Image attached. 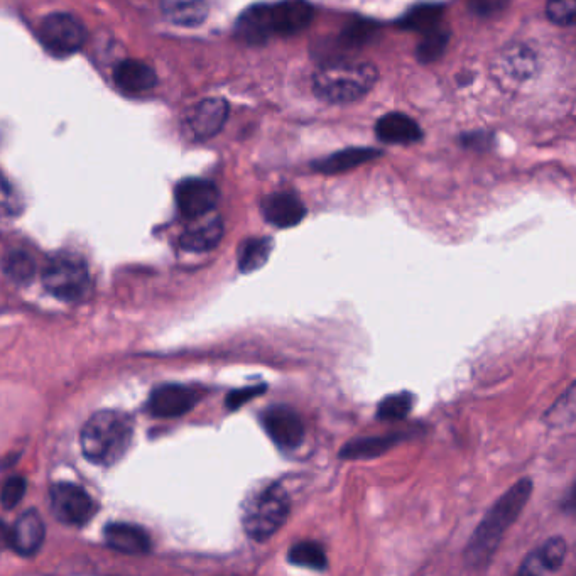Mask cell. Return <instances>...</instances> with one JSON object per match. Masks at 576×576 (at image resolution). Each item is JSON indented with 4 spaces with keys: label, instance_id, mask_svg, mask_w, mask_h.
Listing matches in <instances>:
<instances>
[{
    "label": "cell",
    "instance_id": "obj_1",
    "mask_svg": "<svg viewBox=\"0 0 576 576\" xmlns=\"http://www.w3.org/2000/svg\"><path fill=\"white\" fill-rule=\"evenodd\" d=\"M531 494L533 480L522 479L495 502L465 548V561L468 566L484 568L489 565L500 541L504 539V534L516 522L517 517L521 516Z\"/></svg>",
    "mask_w": 576,
    "mask_h": 576
},
{
    "label": "cell",
    "instance_id": "obj_2",
    "mask_svg": "<svg viewBox=\"0 0 576 576\" xmlns=\"http://www.w3.org/2000/svg\"><path fill=\"white\" fill-rule=\"evenodd\" d=\"M313 7L306 0H283L278 4H257L239 17L235 33L247 44H264L274 36H293L310 26Z\"/></svg>",
    "mask_w": 576,
    "mask_h": 576
},
{
    "label": "cell",
    "instance_id": "obj_3",
    "mask_svg": "<svg viewBox=\"0 0 576 576\" xmlns=\"http://www.w3.org/2000/svg\"><path fill=\"white\" fill-rule=\"evenodd\" d=\"M134 438L131 416L120 411H100L83 426L80 443L88 462L112 467L124 458Z\"/></svg>",
    "mask_w": 576,
    "mask_h": 576
},
{
    "label": "cell",
    "instance_id": "obj_4",
    "mask_svg": "<svg viewBox=\"0 0 576 576\" xmlns=\"http://www.w3.org/2000/svg\"><path fill=\"white\" fill-rule=\"evenodd\" d=\"M377 68L369 63H332L316 71L313 92L328 104H350L370 92Z\"/></svg>",
    "mask_w": 576,
    "mask_h": 576
},
{
    "label": "cell",
    "instance_id": "obj_5",
    "mask_svg": "<svg viewBox=\"0 0 576 576\" xmlns=\"http://www.w3.org/2000/svg\"><path fill=\"white\" fill-rule=\"evenodd\" d=\"M291 511V500L283 485L271 484L250 495L244 504L242 524L245 533L257 543H264L283 528Z\"/></svg>",
    "mask_w": 576,
    "mask_h": 576
},
{
    "label": "cell",
    "instance_id": "obj_6",
    "mask_svg": "<svg viewBox=\"0 0 576 576\" xmlns=\"http://www.w3.org/2000/svg\"><path fill=\"white\" fill-rule=\"evenodd\" d=\"M43 284L48 293L61 301H80L90 289V272L82 259L60 254L46 262Z\"/></svg>",
    "mask_w": 576,
    "mask_h": 576
},
{
    "label": "cell",
    "instance_id": "obj_7",
    "mask_svg": "<svg viewBox=\"0 0 576 576\" xmlns=\"http://www.w3.org/2000/svg\"><path fill=\"white\" fill-rule=\"evenodd\" d=\"M39 36L51 55L70 56L83 48L87 29L70 14H51L41 24Z\"/></svg>",
    "mask_w": 576,
    "mask_h": 576
},
{
    "label": "cell",
    "instance_id": "obj_8",
    "mask_svg": "<svg viewBox=\"0 0 576 576\" xmlns=\"http://www.w3.org/2000/svg\"><path fill=\"white\" fill-rule=\"evenodd\" d=\"M51 509L56 519L66 526H83L97 512L92 497L75 484L53 485Z\"/></svg>",
    "mask_w": 576,
    "mask_h": 576
},
{
    "label": "cell",
    "instance_id": "obj_9",
    "mask_svg": "<svg viewBox=\"0 0 576 576\" xmlns=\"http://www.w3.org/2000/svg\"><path fill=\"white\" fill-rule=\"evenodd\" d=\"M261 423L274 445L284 452H291L303 445L305 424L288 406H272L262 411Z\"/></svg>",
    "mask_w": 576,
    "mask_h": 576
},
{
    "label": "cell",
    "instance_id": "obj_10",
    "mask_svg": "<svg viewBox=\"0 0 576 576\" xmlns=\"http://www.w3.org/2000/svg\"><path fill=\"white\" fill-rule=\"evenodd\" d=\"M217 202L218 190L212 181L191 178L181 181L176 188V203L181 215L190 220L202 218L203 215L212 212Z\"/></svg>",
    "mask_w": 576,
    "mask_h": 576
},
{
    "label": "cell",
    "instance_id": "obj_11",
    "mask_svg": "<svg viewBox=\"0 0 576 576\" xmlns=\"http://www.w3.org/2000/svg\"><path fill=\"white\" fill-rule=\"evenodd\" d=\"M200 394L186 386H161L149 397L147 409L158 418H178L195 408Z\"/></svg>",
    "mask_w": 576,
    "mask_h": 576
},
{
    "label": "cell",
    "instance_id": "obj_12",
    "mask_svg": "<svg viewBox=\"0 0 576 576\" xmlns=\"http://www.w3.org/2000/svg\"><path fill=\"white\" fill-rule=\"evenodd\" d=\"M262 213L274 227L289 229L305 218L306 207L291 191H279L262 202Z\"/></svg>",
    "mask_w": 576,
    "mask_h": 576
},
{
    "label": "cell",
    "instance_id": "obj_13",
    "mask_svg": "<svg viewBox=\"0 0 576 576\" xmlns=\"http://www.w3.org/2000/svg\"><path fill=\"white\" fill-rule=\"evenodd\" d=\"M227 117H229V104L223 98H207L196 105L191 114V132L198 139H210L222 131Z\"/></svg>",
    "mask_w": 576,
    "mask_h": 576
},
{
    "label": "cell",
    "instance_id": "obj_14",
    "mask_svg": "<svg viewBox=\"0 0 576 576\" xmlns=\"http://www.w3.org/2000/svg\"><path fill=\"white\" fill-rule=\"evenodd\" d=\"M44 522L36 511L24 512L11 529V548L17 555L33 556L44 543Z\"/></svg>",
    "mask_w": 576,
    "mask_h": 576
},
{
    "label": "cell",
    "instance_id": "obj_15",
    "mask_svg": "<svg viewBox=\"0 0 576 576\" xmlns=\"http://www.w3.org/2000/svg\"><path fill=\"white\" fill-rule=\"evenodd\" d=\"M114 82L119 90L129 95H139L153 90L158 83L156 71L139 60H125L115 66Z\"/></svg>",
    "mask_w": 576,
    "mask_h": 576
},
{
    "label": "cell",
    "instance_id": "obj_16",
    "mask_svg": "<svg viewBox=\"0 0 576 576\" xmlns=\"http://www.w3.org/2000/svg\"><path fill=\"white\" fill-rule=\"evenodd\" d=\"M110 548L125 555H144L151 549V539L144 529L129 522H112L104 531Z\"/></svg>",
    "mask_w": 576,
    "mask_h": 576
},
{
    "label": "cell",
    "instance_id": "obj_17",
    "mask_svg": "<svg viewBox=\"0 0 576 576\" xmlns=\"http://www.w3.org/2000/svg\"><path fill=\"white\" fill-rule=\"evenodd\" d=\"M566 558V541L560 536L551 538L539 546L522 563L521 575H546L560 570Z\"/></svg>",
    "mask_w": 576,
    "mask_h": 576
},
{
    "label": "cell",
    "instance_id": "obj_18",
    "mask_svg": "<svg viewBox=\"0 0 576 576\" xmlns=\"http://www.w3.org/2000/svg\"><path fill=\"white\" fill-rule=\"evenodd\" d=\"M377 137L387 144H413L423 136L419 125L404 114H387L377 122Z\"/></svg>",
    "mask_w": 576,
    "mask_h": 576
},
{
    "label": "cell",
    "instance_id": "obj_19",
    "mask_svg": "<svg viewBox=\"0 0 576 576\" xmlns=\"http://www.w3.org/2000/svg\"><path fill=\"white\" fill-rule=\"evenodd\" d=\"M207 0H163L164 16L176 26L196 28L208 17Z\"/></svg>",
    "mask_w": 576,
    "mask_h": 576
},
{
    "label": "cell",
    "instance_id": "obj_20",
    "mask_svg": "<svg viewBox=\"0 0 576 576\" xmlns=\"http://www.w3.org/2000/svg\"><path fill=\"white\" fill-rule=\"evenodd\" d=\"M403 440V435L370 436L359 440L348 441L340 450L342 460H367V458L381 457L391 448Z\"/></svg>",
    "mask_w": 576,
    "mask_h": 576
},
{
    "label": "cell",
    "instance_id": "obj_21",
    "mask_svg": "<svg viewBox=\"0 0 576 576\" xmlns=\"http://www.w3.org/2000/svg\"><path fill=\"white\" fill-rule=\"evenodd\" d=\"M222 237L223 223L217 217L186 230L185 234L181 235L180 245L190 252H208L220 244Z\"/></svg>",
    "mask_w": 576,
    "mask_h": 576
},
{
    "label": "cell",
    "instance_id": "obj_22",
    "mask_svg": "<svg viewBox=\"0 0 576 576\" xmlns=\"http://www.w3.org/2000/svg\"><path fill=\"white\" fill-rule=\"evenodd\" d=\"M379 153L374 149H347L342 153L332 154L328 158L321 159L315 163V169L321 173L337 174L348 171V169L357 168L360 164L372 161L377 158Z\"/></svg>",
    "mask_w": 576,
    "mask_h": 576
},
{
    "label": "cell",
    "instance_id": "obj_23",
    "mask_svg": "<svg viewBox=\"0 0 576 576\" xmlns=\"http://www.w3.org/2000/svg\"><path fill=\"white\" fill-rule=\"evenodd\" d=\"M274 242L269 237H259V239H247L239 247V269L242 274L259 271L262 266H266L271 256Z\"/></svg>",
    "mask_w": 576,
    "mask_h": 576
},
{
    "label": "cell",
    "instance_id": "obj_24",
    "mask_svg": "<svg viewBox=\"0 0 576 576\" xmlns=\"http://www.w3.org/2000/svg\"><path fill=\"white\" fill-rule=\"evenodd\" d=\"M288 561L291 565L308 568V570H327L328 560L325 551L315 541H301L289 549Z\"/></svg>",
    "mask_w": 576,
    "mask_h": 576
},
{
    "label": "cell",
    "instance_id": "obj_25",
    "mask_svg": "<svg viewBox=\"0 0 576 576\" xmlns=\"http://www.w3.org/2000/svg\"><path fill=\"white\" fill-rule=\"evenodd\" d=\"M441 16H443V7L440 4H421L411 9L399 24L401 28L408 29V31L428 33L440 24Z\"/></svg>",
    "mask_w": 576,
    "mask_h": 576
},
{
    "label": "cell",
    "instance_id": "obj_26",
    "mask_svg": "<svg viewBox=\"0 0 576 576\" xmlns=\"http://www.w3.org/2000/svg\"><path fill=\"white\" fill-rule=\"evenodd\" d=\"M413 404L414 397L411 392L391 394V396L384 397L377 406V418L382 421H399L411 413Z\"/></svg>",
    "mask_w": 576,
    "mask_h": 576
},
{
    "label": "cell",
    "instance_id": "obj_27",
    "mask_svg": "<svg viewBox=\"0 0 576 576\" xmlns=\"http://www.w3.org/2000/svg\"><path fill=\"white\" fill-rule=\"evenodd\" d=\"M4 271L14 283L28 284L31 283L36 272V264H34L33 257L17 250L4 259Z\"/></svg>",
    "mask_w": 576,
    "mask_h": 576
},
{
    "label": "cell",
    "instance_id": "obj_28",
    "mask_svg": "<svg viewBox=\"0 0 576 576\" xmlns=\"http://www.w3.org/2000/svg\"><path fill=\"white\" fill-rule=\"evenodd\" d=\"M423 41L418 46V58L419 61L423 63H433V61L438 60L443 53H445L446 46H448V39H450V33L446 29H441L440 26H436L435 29H431L428 33H424Z\"/></svg>",
    "mask_w": 576,
    "mask_h": 576
},
{
    "label": "cell",
    "instance_id": "obj_29",
    "mask_svg": "<svg viewBox=\"0 0 576 576\" xmlns=\"http://www.w3.org/2000/svg\"><path fill=\"white\" fill-rule=\"evenodd\" d=\"M546 16L558 26H571L575 22L576 0H548Z\"/></svg>",
    "mask_w": 576,
    "mask_h": 576
},
{
    "label": "cell",
    "instance_id": "obj_30",
    "mask_svg": "<svg viewBox=\"0 0 576 576\" xmlns=\"http://www.w3.org/2000/svg\"><path fill=\"white\" fill-rule=\"evenodd\" d=\"M26 489H28V484H26V479L24 477H11L7 480L4 487H2V492H0V504L4 506V509H14V507L21 502L22 497L26 494Z\"/></svg>",
    "mask_w": 576,
    "mask_h": 576
},
{
    "label": "cell",
    "instance_id": "obj_31",
    "mask_svg": "<svg viewBox=\"0 0 576 576\" xmlns=\"http://www.w3.org/2000/svg\"><path fill=\"white\" fill-rule=\"evenodd\" d=\"M375 33H377L375 24L367 21H357L343 31L342 41L347 46H360V44H365L374 38Z\"/></svg>",
    "mask_w": 576,
    "mask_h": 576
},
{
    "label": "cell",
    "instance_id": "obj_32",
    "mask_svg": "<svg viewBox=\"0 0 576 576\" xmlns=\"http://www.w3.org/2000/svg\"><path fill=\"white\" fill-rule=\"evenodd\" d=\"M267 391V386H257V387H245V389H235V391L230 392L227 396V408L230 411H235V409L242 408L244 404L252 401L254 397L261 396Z\"/></svg>",
    "mask_w": 576,
    "mask_h": 576
},
{
    "label": "cell",
    "instance_id": "obj_33",
    "mask_svg": "<svg viewBox=\"0 0 576 576\" xmlns=\"http://www.w3.org/2000/svg\"><path fill=\"white\" fill-rule=\"evenodd\" d=\"M509 2L511 0H468V6L477 16L489 17L504 11Z\"/></svg>",
    "mask_w": 576,
    "mask_h": 576
},
{
    "label": "cell",
    "instance_id": "obj_34",
    "mask_svg": "<svg viewBox=\"0 0 576 576\" xmlns=\"http://www.w3.org/2000/svg\"><path fill=\"white\" fill-rule=\"evenodd\" d=\"M11 546V529L7 528L4 522L0 521V553Z\"/></svg>",
    "mask_w": 576,
    "mask_h": 576
}]
</instances>
